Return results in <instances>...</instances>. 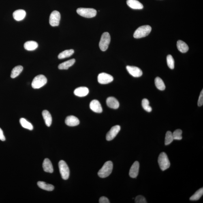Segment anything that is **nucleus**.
I'll list each match as a JSON object with an SVG mask.
<instances>
[{
    "label": "nucleus",
    "instance_id": "35",
    "mask_svg": "<svg viewBox=\"0 0 203 203\" xmlns=\"http://www.w3.org/2000/svg\"><path fill=\"white\" fill-rule=\"evenodd\" d=\"M203 104V90L201 91L200 96L199 97L197 105L199 107L202 106Z\"/></svg>",
    "mask_w": 203,
    "mask_h": 203
},
{
    "label": "nucleus",
    "instance_id": "32",
    "mask_svg": "<svg viewBox=\"0 0 203 203\" xmlns=\"http://www.w3.org/2000/svg\"><path fill=\"white\" fill-rule=\"evenodd\" d=\"M167 65L171 69H173L174 67V61L173 56L169 55L167 57Z\"/></svg>",
    "mask_w": 203,
    "mask_h": 203
},
{
    "label": "nucleus",
    "instance_id": "27",
    "mask_svg": "<svg viewBox=\"0 0 203 203\" xmlns=\"http://www.w3.org/2000/svg\"><path fill=\"white\" fill-rule=\"evenodd\" d=\"M155 83L156 87L158 89L162 91L165 89V86L164 83L159 77H157L155 79Z\"/></svg>",
    "mask_w": 203,
    "mask_h": 203
},
{
    "label": "nucleus",
    "instance_id": "26",
    "mask_svg": "<svg viewBox=\"0 0 203 203\" xmlns=\"http://www.w3.org/2000/svg\"><path fill=\"white\" fill-rule=\"evenodd\" d=\"M74 50L73 49L66 50L60 53L58 55V58L60 59L69 57L74 54Z\"/></svg>",
    "mask_w": 203,
    "mask_h": 203
},
{
    "label": "nucleus",
    "instance_id": "21",
    "mask_svg": "<svg viewBox=\"0 0 203 203\" xmlns=\"http://www.w3.org/2000/svg\"><path fill=\"white\" fill-rule=\"evenodd\" d=\"M24 49L29 51L35 50L38 47V44L35 41H28L24 43Z\"/></svg>",
    "mask_w": 203,
    "mask_h": 203
},
{
    "label": "nucleus",
    "instance_id": "22",
    "mask_svg": "<svg viewBox=\"0 0 203 203\" xmlns=\"http://www.w3.org/2000/svg\"><path fill=\"white\" fill-rule=\"evenodd\" d=\"M177 47L179 50L182 53L187 52L189 49L188 45L183 41L179 40L177 42Z\"/></svg>",
    "mask_w": 203,
    "mask_h": 203
},
{
    "label": "nucleus",
    "instance_id": "33",
    "mask_svg": "<svg viewBox=\"0 0 203 203\" xmlns=\"http://www.w3.org/2000/svg\"><path fill=\"white\" fill-rule=\"evenodd\" d=\"M182 131L180 129H176L172 133L174 140H181L182 139Z\"/></svg>",
    "mask_w": 203,
    "mask_h": 203
},
{
    "label": "nucleus",
    "instance_id": "29",
    "mask_svg": "<svg viewBox=\"0 0 203 203\" xmlns=\"http://www.w3.org/2000/svg\"><path fill=\"white\" fill-rule=\"evenodd\" d=\"M203 195V188H202L197 190L194 194L190 197V200L192 201L197 200L200 198Z\"/></svg>",
    "mask_w": 203,
    "mask_h": 203
},
{
    "label": "nucleus",
    "instance_id": "7",
    "mask_svg": "<svg viewBox=\"0 0 203 203\" xmlns=\"http://www.w3.org/2000/svg\"><path fill=\"white\" fill-rule=\"evenodd\" d=\"M58 166L62 178L67 180L69 178L70 170L66 163L63 160H61L58 164Z\"/></svg>",
    "mask_w": 203,
    "mask_h": 203
},
{
    "label": "nucleus",
    "instance_id": "37",
    "mask_svg": "<svg viewBox=\"0 0 203 203\" xmlns=\"http://www.w3.org/2000/svg\"><path fill=\"white\" fill-rule=\"evenodd\" d=\"M0 140L2 141L5 140V138L3 134V131L1 128H0Z\"/></svg>",
    "mask_w": 203,
    "mask_h": 203
},
{
    "label": "nucleus",
    "instance_id": "15",
    "mask_svg": "<svg viewBox=\"0 0 203 203\" xmlns=\"http://www.w3.org/2000/svg\"><path fill=\"white\" fill-rule=\"evenodd\" d=\"M107 106L111 108L117 109L119 107V103L117 100L113 97L108 98L106 101Z\"/></svg>",
    "mask_w": 203,
    "mask_h": 203
},
{
    "label": "nucleus",
    "instance_id": "18",
    "mask_svg": "<svg viewBox=\"0 0 203 203\" xmlns=\"http://www.w3.org/2000/svg\"><path fill=\"white\" fill-rule=\"evenodd\" d=\"M26 15L25 11L23 9H18L15 11L13 13V16L14 19L20 21L25 18Z\"/></svg>",
    "mask_w": 203,
    "mask_h": 203
},
{
    "label": "nucleus",
    "instance_id": "34",
    "mask_svg": "<svg viewBox=\"0 0 203 203\" xmlns=\"http://www.w3.org/2000/svg\"><path fill=\"white\" fill-rule=\"evenodd\" d=\"M135 202L136 203H147V201L144 197L142 195H139L135 199Z\"/></svg>",
    "mask_w": 203,
    "mask_h": 203
},
{
    "label": "nucleus",
    "instance_id": "4",
    "mask_svg": "<svg viewBox=\"0 0 203 203\" xmlns=\"http://www.w3.org/2000/svg\"><path fill=\"white\" fill-rule=\"evenodd\" d=\"M77 13L80 16L86 18H92L97 14V11L93 8H80L77 9Z\"/></svg>",
    "mask_w": 203,
    "mask_h": 203
},
{
    "label": "nucleus",
    "instance_id": "19",
    "mask_svg": "<svg viewBox=\"0 0 203 203\" xmlns=\"http://www.w3.org/2000/svg\"><path fill=\"white\" fill-rule=\"evenodd\" d=\"M43 170L45 172L52 173L53 172V167L51 162L48 159H45L43 164Z\"/></svg>",
    "mask_w": 203,
    "mask_h": 203
},
{
    "label": "nucleus",
    "instance_id": "16",
    "mask_svg": "<svg viewBox=\"0 0 203 203\" xmlns=\"http://www.w3.org/2000/svg\"><path fill=\"white\" fill-rule=\"evenodd\" d=\"M127 5L131 8L135 9H141L143 8V6L137 0H127Z\"/></svg>",
    "mask_w": 203,
    "mask_h": 203
},
{
    "label": "nucleus",
    "instance_id": "25",
    "mask_svg": "<svg viewBox=\"0 0 203 203\" xmlns=\"http://www.w3.org/2000/svg\"><path fill=\"white\" fill-rule=\"evenodd\" d=\"M23 70V67L22 65H18L15 67L11 71V77L12 78H14L18 76Z\"/></svg>",
    "mask_w": 203,
    "mask_h": 203
},
{
    "label": "nucleus",
    "instance_id": "31",
    "mask_svg": "<svg viewBox=\"0 0 203 203\" xmlns=\"http://www.w3.org/2000/svg\"><path fill=\"white\" fill-rule=\"evenodd\" d=\"M142 106L144 110L148 112H150L152 111L151 107L150 106L149 102L146 99H143Z\"/></svg>",
    "mask_w": 203,
    "mask_h": 203
},
{
    "label": "nucleus",
    "instance_id": "11",
    "mask_svg": "<svg viewBox=\"0 0 203 203\" xmlns=\"http://www.w3.org/2000/svg\"><path fill=\"white\" fill-rule=\"evenodd\" d=\"M126 68L129 74L133 77L137 78L142 76L143 75L142 70L138 67L128 65Z\"/></svg>",
    "mask_w": 203,
    "mask_h": 203
},
{
    "label": "nucleus",
    "instance_id": "12",
    "mask_svg": "<svg viewBox=\"0 0 203 203\" xmlns=\"http://www.w3.org/2000/svg\"><path fill=\"white\" fill-rule=\"evenodd\" d=\"M140 164L138 161H135L130 169L129 175L132 178H136L138 176Z\"/></svg>",
    "mask_w": 203,
    "mask_h": 203
},
{
    "label": "nucleus",
    "instance_id": "1",
    "mask_svg": "<svg viewBox=\"0 0 203 203\" xmlns=\"http://www.w3.org/2000/svg\"><path fill=\"white\" fill-rule=\"evenodd\" d=\"M113 169V163L111 161H108L98 172V175L101 178H105L108 176L112 173Z\"/></svg>",
    "mask_w": 203,
    "mask_h": 203
},
{
    "label": "nucleus",
    "instance_id": "2",
    "mask_svg": "<svg viewBox=\"0 0 203 203\" xmlns=\"http://www.w3.org/2000/svg\"><path fill=\"white\" fill-rule=\"evenodd\" d=\"M152 28L149 25H146L140 26L137 28L133 34V37L135 39H140L148 36L151 32Z\"/></svg>",
    "mask_w": 203,
    "mask_h": 203
},
{
    "label": "nucleus",
    "instance_id": "6",
    "mask_svg": "<svg viewBox=\"0 0 203 203\" xmlns=\"http://www.w3.org/2000/svg\"><path fill=\"white\" fill-rule=\"evenodd\" d=\"M47 79L44 75H39L35 77L32 83V86L34 89L42 87L47 83Z\"/></svg>",
    "mask_w": 203,
    "mask_h": 203
},
{
    "label": "nucleus",
    "instance_id": "36",
    "mask_svg": "<svg viewBox=\"0 0 203 203\" xmlns=\"http://www.w3.org/2000/svg\"><path fill=\"white\" fill-rule=\"evenodd\" d=\"M99 202L100 203H110V202L107 197L105 196H102L100 198Z\"/></svg>",
    "mask_w": 203,
    "mask_h": 203
},
{
    "label": "nucleus",
    "instance_id": "13",
    "mask_svg": "<svg viewBox=\"0 0 203 203\" xmlns=\"http://www.w3.org/2000/svg\"><path fill=\"white\" fill-rule=\"evenodd\" d=\"M90 107L91 110L96 113H101L102 112V108L100 103L97 100H93L90 103Z\"/></svg>",
    "mask_w": 203,
    "mask_h": 203
},
{
    "label": "nucleus",
    "instance_id": "14",
    "mask_svg": "<svg viewBox=\"0 0 203 203\" xmlns=\"http://www.w3.org/2000/svg\"><path fill=\"white\" fill-rule=\"evenodd\" d=\"M80 122L78 118L73 116H67L65 120V123L70 127H75L79 125Z\"/></svg>",
    "mask_w": 203,
    "mask_h": 203
},
{
    "label": "nucleus",
    "instance_id": "17",
    "mask_svg": "<svg viewBox=\"0 0 203 203\" xmlns=\"http://www.w3.org/2000/svg\"><path fill=\"white\" fill-rule=\"evenodd\" d=\"M74 93L75 95L78 97H84L89 93V90L87 88L81 86L76 88L75 90Z\"/></svg>",
    "mask_w": 203,
    "mask_h": 203
},
{
    "label": "nucleus",
    "instance_id": "8",
    "mask_svg": "<svg viewBox=\"0 0 203 203\" xmlns=\"http://www.w3.org/2000/svg\"><path fill=\"white\" fill-rule=\"evenodd\" d=\"M61 19V15L57 11H54L51 13L49 18V23L52 26H56L59 25Z\"/></svg>",
    "mask_w": 203,
    "mask_h": 203
},
{
    "label": "nucleus",
    "instance_id": "30",
    "mask_svg": "<svg viewBox=\"0 0 203 203\" xmlns=\"http://www.w3.org/2000/svg\"><path fill=\"white\" fill-rule=\"evenodd\" d=\"M174 140L172 133L170 131H167L165 137V145H168L170 144Z\"/></svg>",
    "mask_w": 203,
    "mask_h": 203
},
{
    "label": "nucleus",
    "instance_id": "5",
    "mask_svg": "<svg viewBox=\"0 0 203 203\" xmlns=\"http://www.w3.org/2000/svg\"><path fill=\"white\" fill-rule=\"evenodd\" d=\"M111 41V37L108 32H105L102 35L99 43V46L101 50L105 51L108 49Z\"/></svg>",
    "mask_w": 203,
    "mask_h": 203
},
{
    "label": "nucleus",
    "instance_id": "9",
    "mask_svg": "<svg viewBox=\"0 0 203 203\" xmlns=\"http://www.w3.org/2000/svg\"><path fill=\"white\" fill-rule=\"evenodd\" d=\"M98 81L100 84H105L112 81L114 78L112 75L105 73H100L97 77Z\"/></svg>",
    "mask_w": 203,
    "mask_h": 203
},
{
    "label": "nucleus",
    "instance_id": "20",
    "mask_svg": "<svg viewBox=\"0 0 203 203\" xmlns=\"http://www.w3.org/2000/svg\"><path fill=\"white\" fill-rule=\"evenodd\" d=\"M42 116L46 125L48 127H50L52 123V117L49 112L46 110L43 111Z\"/></svg>",
    "mask_w": 203,
    "mask_h": 203
},
{
    "label": "nucleus",
    "instance_id": "10",
    "mask_svg": "<svg viewBox=\"0 0 203 203\" xmlns=\"http://www.w3.org/2000/svg\"><path fill=\"white\" fill-rule=\"evenodd\" d=\"M120 130V127L119 125H116L112 127L110 131L107 133L106 139L110 141L113 140L117 135Z\"/></svg>",
    "mask_w": 203,
    "mask_h": 203
},
{
    "label": "nucleus",
    "instance_id": "24",
    "mask_svg": "<svg viewBox=\"0 0 203 203\" xmlns=\"http://www.w3.org/2000/svg\"><path fill=\"white\" fill-rule=\"evenodd\" d=\"M37 185L41 189L48 191H52L54 189V187L51 184H48L45 182L39 181L37 182Z\"/></svg>",
    "mask_w": 203,
    "mask_h": 203
},
{
    "label": "nucleus",
    "instance_id": "3",
    "mask_svg": "<svg viewBox=\"0 0 203 203\" xmlns=\"http://www.w3.org/2000/svg\"><path fill=\"white\" fill-rule=\"evenodd\" d=\"M158 163L161 170L164 171L170 166V163L168 157L165 152H162L158 158Z\"/></svg>",
    "mask_w": 203,
    "mask_h": 203
},
{
    "label": "nucleus",
    "instance_id": "28",
    "mask_svg": "<svg viewBox=\"0 0 203 203\" xmlns=\"http://www.w3.org/2000/svg\"><path fill=\"white\" fill-rule=\"evenodd\" d=\"M21 125L24 128L32 130L33 129V127L32 124L26 120L25 118H22L20 120Z\"/></svg>",
    "mask_w": 203,
    "mask_h": 203
},
{
    "label": "nucleus",
    "instance_id": "23",
    "mask_svg": "<svg viewBox=\"0 0 203 203\" xmlns=\"http://www.w3.org/2000/svg\"><path fill=\"white\" fill-rule=\"evenodd\" d=\"M75 62V59H72L63 62V63L60 64L58 65V69L60 70H67L70 67L74 65Z\"/></svg>",
    "mask_w": 203,
    "mask_h": 203
}]
</instances>
